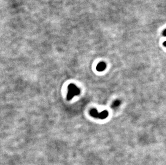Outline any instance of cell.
<instances>
[{"label": "cell", "instance_id": "obj_1", "mask_svg": "<svg viewBox=\"0 0 166 165\" xmlns=\"http://www.w3.org/2000/svg\"><path fill=\"white\" fill-rule=\"evenodd\" d=\"M68 89V92L67 97L68 100H70L73 98L74 96L79 95L80 93V89L74 84H71L69 85Z\"/></svg>", "mask_w": 166, "mask_h": 165}, {"label": "cell", "instance_id": "obj_2", "mask_svg": "<svg viewBox=\"0 0 166 165\" xmlns=\"http://www.w3.org/2000/svg\"><path fill=\"white\" fill-rule=\"evenodd\" d=\"M90 115L95 118H97L100 119H106L109 115V113L107 111H104L101 113H99L97 110L95 108L91 109L89 112Z\"/></svg>", "mask_w": 166, "mask_h": 165}, {"label": "cell", "instance_id": "obj_3", "mask_svg": "<svg viewBox=\"0 0 166 165\" xmlns=\"http://www.w3.org/2000/svg\"><path fill=\"white\" fill-rule=\"evenodd\" d=\"M106 67H107L106 64L103 62H100L98 64L96 67V69L99 71H102L106 69Z\"/></svg>", "mask_w": 166, "mask_h": 165}, {"label": "cell", "instance_id": "obj_4", "mask_svg": "<svg viewBox=\"0 0 166 165\" xmlns=\"http://www.w3.org/2000/svg\"><path fill=\"white\" fill-rule=\"evenodd\" d=\"M120 105V101L119 100H117L113 102L112 105V107L114 108L118 107V106H119Z\"/></svg>", "mask_w": 166, "mask_h": 165}, {"label": "cell", "instance_id": "obj_5", "mask_svg": "<svg viewBox=\"0 0 166 165\" xmlns=\"http://www.w3.org/2000/svg\"><path fill=\"white\" fill-rule=\"evenodd\" d=\"M163 35L165 36V37H166V29L164 31V32H163Z\"/></svg>", "mask_w": 166, "mask_h": 165}, {"label": "cell", "instance_id": "obj_6", "mask_svg": "<svg viewBox=\"0 0 166 165\" xmlns=\"http://www.w3.org/2000/svg\"><path fill=\"white\" fill-rule=\"evenodd\" d=\"M164 45L165 47H166V41H165V42H164Z\"/></svg>", "mask_w": 166, "mask_h": 165}]
</instances>
